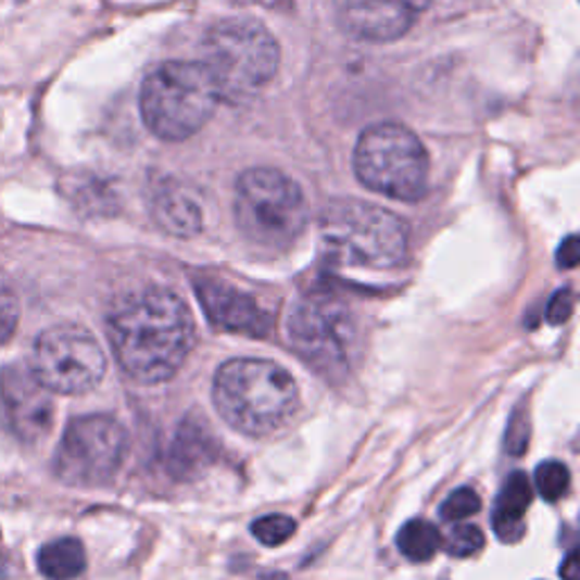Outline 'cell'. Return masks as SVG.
<instances>
[{
    "label": "cell",
    "instance_id": "6da1fadb",
    "mask_svg": "<svg viewBox=\"0 0 580 580\" xmlns=\"http://www.w3.org/2000/svg\"><path fill=\"white\" fill-rule=\"evenodd\" d=\"M108 333L123 373L154 386L173 379L187 361L196 323L187 302L173 290L148 288L112 311Z\"/></svg>",
    "mask_w": 580,
    "mask_h": 580
},
{
    "label": "cell",
    "instance_id": "7a4b0ae2",
    "mask_svg": "<svg viewBox=\"0 0 580 580\" xmlns=\"http://www.w3.org/2000/svg\"><path fill=\"white\" fill-rule=\"evenodd\" d=\"M214 404L231 429L263 438L295 415L300 392L281 365L266 358H234L216 373Z\"/></svg>",
    "mask_w": 580,
    "mask_h": 580
},
{
    "label": "cell",
    "instance_id": "3957f363",
    "mask_svg": "<svg viewBox=\"0 0 580 580\" xmlns=\"http://www.w3.org/2000/svg\"><path fill=\"white\" fill-rule=\"evenodd\" d=\"M218 96L243 104L266 89L279 66V46L254 18H223L202 41V62Z\"/></svg>",
    "mask_w": 580,
    "mask_h": 580
},
{
    "label": "cell",
    "instance_id": "277c9868",
    "mask_svg": "<svg viewBox=\"0 0 580 580\" xmlns=\"http://www.w3.org/2000/svg\"><path fill=\"white\" fill-rule=\"evenodd\" d=\"M320 239L342 266L386 270L406 259L408 227L388 209L361 200H333L320 218Z\"/></svg>",
    "mask_w": 580,
    "mask_h": 580
},
{
    "label": "cell",
    "instance_id": "5b68a950",
    "mask_svg": "<svg viewBox=\"0 0 580 580\" xmlns=\"http://www.w3.org/2000/svg\"><path fill=\"white\" fill-rule=\"evenodd\" d=\"M220 96L200 62H166L141 87V116L162 141L193 137L214 116Z\"/></svg>",
    "mask_w": 580,
    "mask_h": 580
},
{
    "label": "cell",
    "instance_id": "8992f818",
    "mask_svg": "<svg viewBox=\"0 0 580 580\" xmlns=\"http://www.w3.org/2000/svg\"><path fill=\"white\" fill-rule=\"evenodd\" d=\"M236 225L259 248L283 250L306 227L308 206L298 181L275 168H250L236 181Z\"/></svg>",
    "mask_w": 580,
    "mask_h": 580
},
{
    "label": "cell",
    "instance_id": "52a82bcc",
    "mask_svg": "<svg viewBox=\"0 0 580 580\" xmlns=\"http://www.w3.org/2000/svg\"><path fill=\"white\" fill-rule=\"evenodd\" d=\"M286 331L290 348L325 379H340L352 370L358 325L340 298L327 293L300 298L288 311Z\"/></svg>",
    "mask_w": 580,
    "mask_h": 580
},
{
    "label": "cell",
    "instance_id": "ba28073f",
    "mask_svg": "<svg viewBox=\"0 0 580 580\" xmlns=\"http://www.w3.org/2000/svg\"><path fill=\"white\" fill-rule=\"evenodd\" d=\"M354 171L370 191L415 202L427 193L429 154L404 125L381 123L361 135L354 150Z\"/></svg>",
    "mask_w": 580,
    "mask_h": 580
},
{
    "label": "cell",
    "instance_id": "9c48e42d",
    "mask_svg": "<svg viewBox=\"0 0 580 580\" xmlns=\"http://www.w3.org/2000/svg\"><path fill=\"white\" fill-rule=\"evenodd\" d=\"M30 370L52 392L83 394L102 381L108 358L85 327L55 325L35 340Z\"/></svg>",
    "mask_w": 580,
    "mask_h": 580
},
{
    "label": "cell",
    "instance_id": "30bf717a",
    "mask_svg": "<svg viewBox=\"0 0 580 580\" xmlns=\"http://www.w3.org/2000/svg\"><path fill=\"white\" fill-rule=\"evenodd\" d=\"M127 452L125 429L110 415L75 417L55 454V474L77 488L110 483Z\"/></svg>",
    "mask_w": 580,
    "mask_h": 580
},
{
    "label": "cell",
    "instance_id": "8fae6325",
    "mask_svg": "<svg viewBox=\"0 0 580 580\" xmlns=\"http://www.w3.org/2000/svg\"><path fill=\"white\" fill-rule=\"evenodd\" d=\"M0 419L23 444H37L48 438L55 406L50 390L33 375L30 367H0Z\"/></svg>",
    "mask_w": 580,
    "mask_h": 580
},
{
    "label": "cell",
    "instance_id": "7c38bea8",
    "mask_svg": "<svg viewBox=\"0 0 580 580\" xmlns=\"http://www.w3.org/2000/svg\"><path fill=\"white\" fill-rule=\"evenodd\" d=\"M431 0H331L338 28L358 41H394L404 37Z\"/></svg>",
    "mask_w": 580,
    "mask_h": 580
},
{
    "label": "cell",
    "instance_id": "4fadbf2b",
    "mask_svg": "<svg viewBox=\"0 0 580 580\" xmlns=\"http://www.w3.org/2000/svg\"><path fill=\"white\" fill-rule=\"evenodd\" d=\"M196 293L209 323L220 331L243 333L250 338H266L273 331V318L256 300L236 286L220 279H204L196 283Z\"/></svg>",
    "mask_w": 580,
    "mask_h": 580
},
{
    "label": "cell",
    "instance_id": "5bb4252c",
    "mask_svg": "<svg viewBox=\"0 0 580 580\" xmlns=\"http://www.w3.org/2000/svg\"><path fill=\"white\" fill-rule=\"evenodd\" d=\"M152 216L156 225L177 239H191L202 229V206L189 191L175 184H164L154 193Z\"/></svg>",
    "mask_w": 580,
    "mask_h": 580
},
{
    "label": "cell",
    "instance_id": "9a60e30c",
    "mask_svg": "<svg viewBox=\"0 0 580 580\" xmlns=\"http://www.w3.org/2000/svg\"><path fill=\"white\" fill-rule=\"evenodd\" d=\"M531 486L526 474L515 471L508 477V481L501 488L496 504H494V515H492V526L494 533L499 535L501 542H519L526 526H524V515L531 506Z\"/></svg>",
    "mask_w": 580,
    "mask_h": 580
},
{
    "label": "cell",
    "instance_id": "2e32d148",
    "mask_svg": "<svg viewBox=\"0 0 580 580\" xmlns=\"http://www.w3.org/2000/svg\"><path fill=\"white\" fill-rule=\"evenodd\" d=\"M39 571L50 580H73L87 569V553L80 540L62 538L41 546L37 556Z\"/></svg>",
    "mask_w": 580,
    "mask_h": 580
},
{
    "label": "cell",
    "instance_id": "e0dca14e",
    "mask_svg": "<svg viewBox=\"0 0 580 580\" xmlns=\"http://www.w3.org/2000/svg\"><path fill=\"white\" fill-rule=\"evenodd\" d=\"M442 544V535L427 519H411L402 526L398 546L411 563H429Z\"/></svg>",
    "mask_w": 580,
    "mask_h": 580
},
{
    "label": "cell",
    "instance_id": "ac0fdd59",
    "mask_svg": "<svg viewBox=\"0 0 580 580\" xmlns=\"http://www.w3.org/2000/svg\"><path fill=\"white\" fill-rule=\"evenodd\" d=\"M571 483V474L565 463L558 461H546L535 469V486L538 492L546 501H558L569 492Z\"/></svg>",
    "mask_w": 580,
    "mask_h": 580
},
{
    "label": "cell",
    "instance_id": "d6986e66",
    "mask_svg": "<svg viewBox=\"0 0 580 580\" xmlns=\"http://www.w3.org/2000/svg\"><path fill=\"white\" fill-rule=\"evenodd\" d=\"M295 533V521L288 515H263L252 524V535L263 546H279Z\"/></svg>",
    "mask_w": 580,
    "mask_h": 580
},
{
    "label": "cell",
    "instance_id": "ffe728a7",
    "mask_svg": "<svg viewBox=\"0 0 580 580\" xmlns=\"http://www.w3.org/2000/svg\"><path fill=\"white\" fill-rule=\"evenodd\" d=\"M440 546L454 558H469L486 546V535L481 529H477V526L465 524V526H456V529L446 533Z\"/></svg>",
    "mask_w": 580,
    "mask_h": 580
},
{
    "label": "cell",
    "instance_id": "44dd1931",
    "mask_svg": "<svg viewBox=\"0 0 580 580\" xmlns=\"http://www.w3.org/2000/svg\"><path fill=\"white\" fill-rule=\"evenodd\" d=\"M479 510H481V496L471 488H458L446 496V501L440 506V517L444 521H463L471 515H477Z\"/></svg>",
    "mask_w": 580,
    "mask_h": 580
},
{
    "label": "cell",
    "instance_id": "7402d4cb",
    "mask_svg": "<svg viewBox=\"0 0 580 580\" xmlns=\"http://www.w3.org/2000/svg\"><path fill=\"white\" fill-rule=\"evenodd\" d=\"M16 325H18V302L5 277L0 275V345L12 338Z\"/></svg>",
    "mask_w": 580,
    "mask_h": 580
},
{
    "label": "cell",
    "instance_id": "603a6c76",
    "mask_svg": "<svg viewBox=\"0 0 580 580\" xmlns=\"http://www.w3.org/2000/svg\"><path fill=\"white\" fill-rule=\"evenodd\" d=\"M571 313H573V293L569 288H563L551 298L546 306V320L551 325H563L571 318Z\"/></svg>",
    "mask_w": 580,
    "mask_h": 580
},
{
    "label": "cell",
    "instance_id": "cb8c5ba5",
    "mask_svg": "<svg viewBox=\"0 0 580 580\" xmlns=\"http://www.w3.org/2000/svg\"><path fill=\"white\" fill-rule=\"evenodd\" d=\"M578 259H580V245H578V236H567V239L563 241V245L558 248V254H556V261L558 266L565 268V270H571L578 266Z\"/></svg>",
    "mask_w": 580,
    "mask_h": 580
},
{
    "label": "cell",
    "instance_id": "d4e9b609",
    "mask_svg": "<svg viewBox=\"0 0 580 580\" xmlns=\"http://www.w3.org/2000/svg\"><path fill=\"white\" fill-rule=\"evenodd\" d=\"M560 576H563V580H580V556H578V551L569 553L567 560L560 567Z\"/></svg>",
    "mask_w": 580,
    "mask_h": 580
},
{
    "label": "cell",
    "instance_id": "484cf974",
    "mask_svg": "<svg viewBox=\"0 0 580 580\" xmlns=\"http://www.w3.org/2000/svg\"><path fill=\"white\" fill-rule=\"evenodd\" d=\"M241 3H270V0H241Z\"/></svg>",
    "mask_w": 580,
    "mask_h": 580
}]
</instances>
